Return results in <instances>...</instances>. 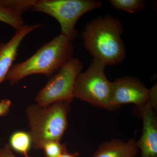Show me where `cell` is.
I'll return each mask as SVG.
<instances>
[{
  "mask_svg": "<svg viewBox=\"0 0 157 157\" xmlns=\"http://www.w3.org/2000/svg\"><path fill=\"white\" fill-rule=\"evenodd\" d=\"M109 2L117 10L130 13L143 10L146 6V2L144 0H110Z\"/></svg>",
  "mask_w": 157,
  "mask_h": 157,
  "instance_id": "cell-12",
  "label": "cell"
},
{
  "mask_svg": "<svg viewBox=\"0 0 157 157\" xmlns=\"http://www.w3.org/2000/svg\"><path fill=\"white\" fill-rule=\"evenodd\" d=\"M153 108L150 103L140 108L143 131L137 143L141 152L140 157H157V118Z\"/></svg>",
  "mask_w": 157,
  "mask_h": 157,
  "instance_id": "cell-8",
  "label": "cell"
},
{
  "mask_svg": "<svg viewBox=\"0 0 157 157\" xmlns=\"http://www.w3.org/2000/svg\"><path fill=\"white\" fill-rule=\"evenodd\" d=\"M102 6L101 1L94 0H36L33 10L54 18L60 26V34L73 42L78 36L75 26L79 18Z\"/></svg>",
  "mask_w": 157,
  "mask_h": 157,
  "instance_id": "cell-5",
  "label": "cell"
},
{
  "mask_svg": "<svg viewBox=\"0 0 157 157\" xmlns=\"http://www.w3.org/2000/svg\"><path fill=\"white\" fill-rule=\"evenodd\" d=\"M82 63L72 58L54 75L37 94L35 101L41 106H46L59 101L72 102L73 90L77 75L83 69Z\"/></svg>",
  "mask_w": 157,
  "mask_h": 157,
  "instance_id": "cell-6",
  "label": "cell"
},
{
  "mask_svg": "<svg viewBox=\"0 0 157 157\" xmlns=\"http://www.w3.org/2000/svg\"><path fill=\"white\" fill-rule=\"evenodd\" d=\"M9 144L12 150L24 155L25 157L29 156L33 145L29 132L21 131H16L11 134Z\"/></svg>",
  "mask_w": 157,
  "mask_h": 157,
  "instance_id": "cell-11",
  "label": "cell"
},
{
  "mask_svg": "<svg viewBox=\"0 0 157 157\" xmlns=\"http://www.w3.org/2000/svg\"><path fill=\"white\" fill-rule=\"evenodd\" d=\"M3 157H17L15 156V155L14 154L12 150L9 146V144H7L5 145L4 147L3 148ZM33 157L28 156L27 157Z\"/></svg>",
  "mask_w": 157,
  "mask_h": 157,
  "instance_id": "cell-17",
  "label": "cell"
},
{
  "mask_svg": "<svg viewBox=\"0 0 157 157\" xmlns=\"http://www.w3.org/2000/svg\"><path fill=\"white\" fill-rule=\"evenodd\" d=\"M72 41L60 34L41 46L30 57L11 66L6 76L11 86L27 76L43 74L50 78L72 58Z\"/></svg>",
  "mask_w": 157,
  "mask_h": 157,
  "instance_id": "cell-2",
  "label": "cell"
},
{
  "mask_svg": "<svg viewBox=\"0 0 157 157\" xmlns=\"http://www.w3.org/2000/svg\"><path fill=\"white\" fill-rule=\"evenodd\" d=\"M43 24L25 25L15 31V33L9 41L0 43V85L6 80V76L17 57L18 48L24 39L29 34L43 26Z\"/></svg>",
  "mask_w": 157,
  "mask_h": 157,
  "instance_id": "cell-9",
  "label": "cell"
},
{
  "mask_svg": "<svg viewBox=\"0 0 157 157\" xmlns=\"http://www.w3.org/2000/svg\"><path fill=\"white\" fill-rule=\"evenodd\" d=\"M139 151L135 138L113 139L101 144L92 157H136Z\"/></svg>",
  "mask_w": 157,
  "mask_h": 157,
  "instance_id": "cell-10",
  "label": "cell"
},
{
  "mask_svg": "<svg viewBox=\"0 0 157 157\" xmlns=\"http://www.w3.org/2000/svg\"><path fill=\"white\" fill-rule=\"evenodd\" d=\"M59 157H77L75 155L71 154L69 153L68 152H67L63 154Z\"/></svg>",
  "mask_w": 157,
  "mask_h": 157,
  "instance_id": "cell-18",
  "label": "cell"
},
{
  "mask_svg": "<svg viewBox=\"0 0 157 157\" xmlns=\"http://www.w3.org/2000/svg\"><path fill=\"white\" fill-rule=\"evenodd\" d=\"M0 157H3V150L2 148H0Z\"/></svg>",
  "mask_w": 157,
  "mask_h": 157,
  "instance_id": "cell-19",
  "label": "cell"
},
{
  "mask_svg": "<svg viewBox=\"0 0 157 157\" xmlns=\"http://www.w3.org/2000/svg\"><path fill=\"white\" fill-rule=\"evenodd\" d=\"M152 93L151 89L147 88L136 77L124 76L117 78L112 82L111 108L128 104H135L140 108L148 103L153 107Z\"/></svg>",
  "mask_w": 157,
  "mask_h": 157,
  "instance_id": "cell-7",
  "label": "cell"
},
{
  "mask_svg": "<svg viewBox=\"0 0 157 157\" xmlns=\"http://www.w3.org/2000/svg\"><path fill=\"white\" fill-rule=\"evenodd\" d=\"M124 33L121 21L111 15L99 17L87 23L80 35L85 48L94 58L106 66L124 61L126 48L121 39Z\"/></svg>",
  "mask_w": 157,
  "mask_h": 157,
  "instance_id": "cell-1",
  "label": "cell"
},
{
  "mask_svg": "<svg viewBox=\"0 0 157 157\" xmlns=\"http://www.w3.org/2000/svg\"><path fill=\"white\" fill-rule=\"evenodd\" d=\"M12 104L11 101L8 99H4L0 101V117L8 114Z\"/></svg>",
  "mask_w": 157,
  "mask_h": 157,
  "instance_id": "cell-16",
  "label": "cell"
},
{
  "mask_svg": "<svg viewBox=\"0 0 157 157\" xmlns=\"http://www.w3.org/2000/svg\"><path fill=\"white\" fill-rule=\"evenodd\" d=\"M106 65L94 58L87 70L77 75L73 90V98L96 107L111 109L112 82L106 77Z\"/></svg>",
  "mask_w": 157,
  "mask_h": 157,
  "instance_id": "cell-4",
  "label": "cell"
},
{
  "mask_svg": "<svg viewBox=\"0 0 157 157\" xmlns=\"http://www.w3.org/2000/svg\"><path fill=\"white\" fill-rule=\"evenodd\" d=\"M36 2V0H0V6L22 15V13L33 10Z\"/></svg>",
  "mask_w": 157,
  "mask_h": 157,
  "instance_id": "cell-14",
  "label": "cell"
},
{
  "mask_svg": "<svg viewBox=\"0 0 157 157\" xmlns=\"http://www.w3.org/2000/svg\"><path fill=\"white\" fill-rule=\"evenodd\" d=\"M71 103L62 101L46 106L36 104L27 107L25 113L30 128L28 132L35 150H42L44 144L49 141H61L68 128Z\"/></svg>",
  "mask_w": 157,
  "mask_h": 157,
  "instance_id": "cell-3",
  "label": "cell"
},
{
  "mask_svg": "<svg viewBox=\"0 0 157 157\" xmlns=\"http://www.w3.org/2000/svg\"><path fill=\"white\" fill-rule=\"evenodd\" d=\"M44 157H59L67 152V147L61 141H51L45 144L42 147Z\"/></svg>",
  "mask_w": 157,
  "mask_h": 157,
  "instance_id": "cell-15",
  "label": "cell"
},
{
  "mask_svg": "<svg viewBox=\"0 0 157 157\" xmlns=\"http://www.w3.org/2000/svg\"><path fill=\"white\" fill-rule=\"evenodd\" d=\"M0 21L5 23L18 30L25 25L22 15L14 12L11 9L0 6Z\"/></svg>",
  "mask_w": 157,
  "mask_h": 157,
  "instance_id": "cell-13",
  "label": "cell"
}]
</instances>
